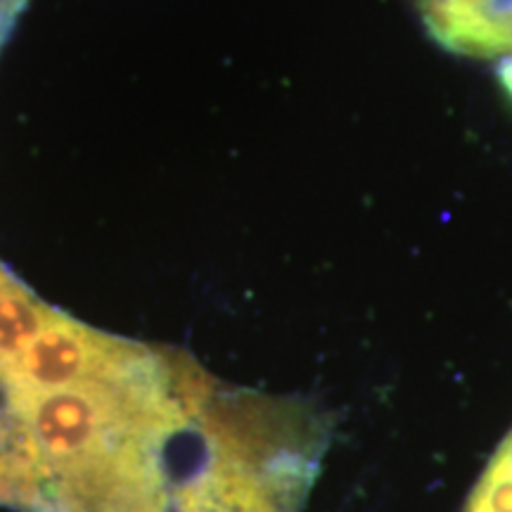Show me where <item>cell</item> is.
I'll return each instance as SVG.
<instances>
[{"label": "cell", "instance_id": "277c9868", "mask_svg": "<svg viewBox=\"0 0 512 512\" xmlns=\"http://www.w3.org/2000/svg\"><path fill=\"white\" fill-rule=\"evenodd\" d=\"M463 512H512V432L484 467Z\"/></svg>", "mask_w": 512, "mask_h": 512}, {"label": "cell", "instance_id": "3957f363", "mask_svg": "<svg viewBox=\"0 0 512 512\" xmlns=\"http://www.w3.org/2000/svg\"><path fill=\"white\" fill-rule=\"evenodd\" d=\"M55 313L0 273V370L29 347Z\"/></svg>", "mask_w": 512, "mask_h": 512}, {"label": "cell", "instance_id": "7a4b0ae2", "mask_svg": "<svg viewBox=\"0 0 512 512\" xmlns=\"http://www.w3.org/2000/svg\"><path fill=\"white\" fill-rule=\"evenodd\" d=\"M427 34L453 55L512 74V0H413Z\"/></svg>", "mask_w": 512, "mask_h": 512}, {"label": "cell", "instance_id": "6da1fadb", "mask_svg": "<svg viewBox=\"0 0 512 512\" xmlns=\"http://www.w3.org/2000/svg\"><path fill=\"white\" fill-rule=\"evenodd\" d=\"M133 347L117 339L95 335L93 330L53 316L34 342L8 368L0 370L15 399L55 392L72 384L93 380H117L138 368Z\"/></svg>", "mask_w": 512, "mask_h": 512}]
</instances>
